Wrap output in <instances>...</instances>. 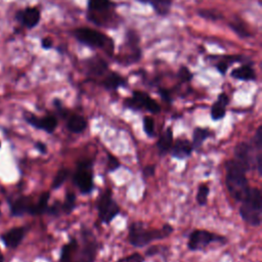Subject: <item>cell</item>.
Instances as JSON below:
<instances>
[{
    "label": "cell",
    "instance_id": "obj_1",
    "mask_svg": "<svg viewBox=\"0 0 262 262\" xmlns=\"http://www.w3.org/2000/svg\"><path fill=\"white\" fill-rule=\"evenodd\" d=\"M83 243L79 245L78 241L74 237L69 243L61 247L59 262H94L97 251L98 243L91 234V231L84 230Z\"/></svg>",
    "mask_w": 262,
    "mask_h": 262
},
{
    "label": "cell",
    "instance_id": "obj_2",
    "mask_svg": "<svg viewBox=\"0 0 262 262\" xmlns=\"http://www.w3.org/2000/svg\"><path fill=\"white\" fill-rule=\"evenodd\" d=\"M173 227L169 223L161 228H147L143 222L135 221L129 226L128 241L135 248H142L156 239H164L171 235Z\"/></svg>",
    "mask_w": 262,
    "mask_h": 262
},
{
    "label": "cell",
    "instance_id": "obj_3",
    "mask_svg": "<svg viewBox=\"0 0 262 262\" xmlns=\"http://www.w3.org/2000/svg\"><path fill=\"white\" fill-rule=\"evenodd\" d=\"M116 4L112 0H87V19L99 27L115 28Z\"/></svg>",
    "mask_w": 262,
    "mask_h": 262
},
{
    "label": "cell",
    "instance_id": "obj_4",
    "mask_svg": "<svg viewBox=\"0 0 262 262\" xmlns=\"http://www.w3.org/2000/svg\"><path fill=\"white\" fill-rule=\"evenodd\" d=\"M72 34L79 43L92 49H101L110 56L114 55L115 44L108 35L88 27L77 28Z\"/></svg>",
    "mask_w": 262,
    "mask_h": 262
},
{
    "label": "cell",
    "instance_id": "obj_5",
    "mask_svg": "<svg viewBox=\"0 0 262 262\" xmlns=\"http://www.w3.org/2000/svg\"><path fill=\"white\" fill-rule=\"evenodd\" d=\"M225 183L230 195L236 202H242L250 186L245 169L235 160H230L226 164Z\"/></svg>",
    "mask_w": 262,
    "mask_h": 262
},
{
    "label": "cell",
    "instance_id": "obj_6",
    "mask_svg": "<svg viewBox=\"0 0 262 262\" xmlns=\"http://www.w3.org/2000/svg\"><path fill=\"white\" fill-rule=\"evenodd\" d=\"M239 215L251 226H259L262 221V195L257 187H250L241 202Z\"/></svg>",
    "mask_w": 262,
    "mask_h": 262
},
{
    "label": "cell",
    "instance_id": "obj_7",
    "mask_svg": "<svg viewBox=\"0 0 262 262\" xmlns=\"http://www.w3.org/2000/svg\"><path fill=\"white\" fill-rule=\"evenodd\" d=\"M142 50L140 47V36L133 30L128 29L125 32L123 43L117 55V60L124 67L136 63L141 59Z\"/></svg>",
    "mask_w": 262,
    "mask_h": 262
},
{
    "label": "cell",
    "instance_id": "obj_8",
    "mask_svg": "<svg viewBox=\"0 0 262 262\" xmlns=\"http://www.w3.org/2000/svg\"><path fill=\"white\" fill-rule=\"evenodd\" d=\"M123 104L132 111L144 110L155 115L161 112V105L148 93L141 90H133L132 95L125 98Z\"/></svg>",
    "mask_w": 262,
    "mask_h": 262
},
{
    "label": "cell",
    "instance_id": "obj_9",
    "mask_svg": "<svg viewBox=\"0 0 262 262\" xmlns=\"http://www.w3.org/2000/svg\"><path fill=\"white\" fill-rule=\"evenodd\" d=\"M75 185L83 194H88L93 189V171L92 161L83 160L79 162L73 176Z\"/></svg>",
    "mask_w": 262,
    "mask_h": 262
},
{
    "label": "cell",
    "instance_id": "obj_10",
    "mask_svg": "<svg viewBox=\"0 0 262 262\" xmlns=\"http://www.w3.org/2000/svg\"><path fill=\"white\" fill-rule=\"evenodd\" d=\"M98 217L102 223H111L115 217L120 213V207L113 198L110 188L104 189L97 200Z\"/></svg>",
    "mask_w": 262,
    "mask_h": 262
},
{
    "label": "cell",
    "instance_id": "obj_11",
    "mask_svg": "<svg viewBox=\"0 0 262 262\" xmlns=\"http://www.w3.org/2000/svg\"><path fill=\"white\" fill-rule=\"evenodd\" d=\"M215 242L226 244L227 239L222 235L215 234L205 229H195L189 234L187 247L190 251H203Z\"/></svg>",
    "mask_w": 262,
    "mask_h": 262
},
{
    "label": "cell",
    "instance_id": "obj_12",
    "mask_svg": "<svg viewBox=\"0 0 262 262\" xmlns=\"http://www.w3.org/2000/svg\"><path fill=\"white\" fill-rule=\"evenodd\" d=\"M255 147L251 142H239L234 146V159L246 172L255 167V158L253 155Z\"/></svg>",
    "mask_w": 262,
    "mask_h": 262
},
{
    "label": "cell",
    "instance_id": "obj_13",
    "mask_svg": "<svg viewBox=\"0 0 262 262\" xmlns=\"http://www.w3.org/2000/svg\"><path fill=\"white\" fill-rule=\"evenodd\" d=\"M24 118L28 124L35 127L36 129L43 130L47 133H53L57 127V119L53 115H47L44 117H37L32 113L26 112Z\"/></svg>",
    "mask_w": 262,
    "mask_h": 262
},
{
    "label": "cell",
    "instance_id": "obj_14",
    "mask_svg": "<svg viewBox=\"0 0 262 262\" xmlns=\"http://www.w3.org/2000/svg\"><path fill=\"white\" fill-rule=\"evenodd\" d=\"M84 62H85L87 75L93 78L103 77L110 71L106 60L97 55L87 58Z\"/></svg>",
    "mask_w": 262,
    "mask_h": 262
},
{
    "label": "cell",
    "instance_id": "obj_15",
    "mask_svg": "<svg viewBox=\"0 0 262 262\" xmlns=\"http://www.w3.org/2000/svg\"><path fill=\"white\" fill-rule=\"evenodd\" d=\"M15 18L28 29H33L39 24L41 19V12L38 7H27L18 10L15 14Z\"/></svg>",
    "mask_w": 262,
    "mask_h": 262
},
{
    "label": "cell",
    "instance_id": "obj_16",
    "mask_svg": "<svg viewBox=\"0 0 262 262\" xmlns=\"http://www.w3.org/2000/svg\"><path fill=\"white\" fill-rule=\"evenodd\" d=\"M100 85L110 91H116L121 87H127L128 80L117 72L108 71L101 79Z\"/></svg>",
    "mask_w": 262,
    "mask_h": 262
},
{
    "label": "cell",
    "instance_id": "obj_17",
    "mask_svg": "<svg viewBox=\"0 0 262 262\" xmlns=\"http://www.w3.org/2000/svg\"><path fill=\"white\" fill-rule=\"evenodd\" d=\"M193 150L192 144L187 139L178 138L176 141L172 144V147L170 149L171 156L177 160H184L190 157L191 152Z\"/></svg>",
    "mask_w": 262,
    "mask_h": 262
},
{
    "label": "cell",
    "instance_id": "obj_18",
    "mask_svg": "<svg viewBox=\"0 0 262 262\" xmlns=\"http://www.w3.org/2000/svg\"><path fill=\"white\" fill-rule=\"evenodd\" d=\"M229 103V96L225 92L219 93L217 99L211 106V119L213 121H219L225 117L226 106Z\"/></svg>",
    "mask_w": 262,
    "mask_h": 262
},
{
    "label": "cell",
    "instance_id": "obj_19",
    "mask_svg": "<svg viewBox=\"0 0 262 262\" xmlns=\"http://www.w3.org/2000/svg\"><path fill=\"white\" fill-rule=\"evenodd\" d=\"M26 234V228L18 226L13 227L1 235L3 244L8 248H16Z\"/></svg>",
    "mask_w": 262,
    "mask_h": 262
},
{
    "label": "cell",
    "instance_id": "obj_20",
    "mask_svg": "<svg viewBox=\"0 0 262 262\" xmlns=\"http://www.w3.org/2000/svg\"><path fill=\"white\" fill-rule=\"evenodd\" d=\"M230 77L244 82L256 81V72L251 63H243L230 72Z\"/></svg>",
    "mask_w": 262,
    "mask_h": 262
},
{
    "label": "cell",
    "instance_id": "obj_21",
    "mask_svg": "<svg viewBox=\"0 0 262 262\" xmlns=\"http://www.w3.org/2000/svg\"><path fill=\"white\" fill-rule=\"evenodd\" d=\"M34 203L30 196H19L10 206L11 214L13 216H23L24 214H31Z\"/></svg>",
    "mask_w": 262,
    "mask_h": 262
},
{
    "label": "cell",
    "instance_id": "obj_22",
    "mask_svg": "<svg viewBox=\"0 0 262 262\" xmlns=\"http://www.w3.org/2000/svg\"><path fill=\"white\" fill-rule=\"evenodd\" d=\"M142 4H148L159 16H167L171 12L173 0H135Z\"/></svg>",
    "mask_w": 262,
    "mask_h": 262
},
{
    "label": "cell",
    "instance_id": "obj_23",
    "mask_svg": "<svg viewBox=\"0 0 262 262\" xmlns=\"http://www.w3.org/2000/svg\"><path fill=\"white\" fill-rule=\"evenodd\" d=\"M173 144V130L171 127H168L160 136L157 141V148L161 156L166 155L170 151Z\"/></svg>",
    "mask_w": 262,
    "mask_h": 262
},
{
    "label": "cell",
    "instance_id": "obj_24",
    "mask_svg": "<svg viewBox=\"0 0 262 262\" xmlns=\"http://www.w3.org/2000/svg\"><path fill=\"white\" fill-rule=\"evenodd\" d=\"M67 128L72 133H82L87 128V120L81 115L73 114L69 117L67 121Z\"/></svg>",
    "mask_w": 262,
    "mask_h": 262
},
{
    "label": "cell",
    "instance_id": "obj_25",
    "mask_svg": "<svg viewBox=\"0 0 262 262\" xmlns=\"http://www.w3.org/2000/svg\"><path fill=\"white\" fill-rule=\"evenodd\" d=\"M214 135V133L208 129V128H202V127H196L193 129V133H192V147L194 148H200L203 144V142L209 138L212 137Z\"/></svg>",
    "mask_w": 262,
    "mask_h": 262
},
{
    "label": "cell",
    "instance_id": "obj_26",
    "mask_svg": "<svg viewBox=\"0 0 262 262\" xmlns=\"http://www.w3.org/2000/svg\"><path fill=\"white\" fill-rule=\"evenodd\" d=\"M221 57L222 58H219V60L215 63V68L222 76L227 73L229 64H231L232 62L242 61L244 59V57L241 55H222Z\"/></svg>",
    "mask_w": 262,
    "mask_h": 262
},
{
    "label": "cell",
    "instance_id": "obj_27",
    "mask_svg": "<svg viewBox=\"0 0 262 262\" xmlns=\"http://www.w3.org/2000/svg\"><path fill=\"white\" fill-rule=\"evenodd\" d=\"M229 28L236 34L238 35L241 38H249L251 37V32L250 30L248 29V26L246 25V23L239 18L238 16L237 17H234L233 20H231L229 23Z\"/></svg>",
    "mask_w": 262,
    "mask_h": 262
},
{
    "label": "cell",
    "instance_id": "obj_28",
    "mask_svg": "<svg viewBox=\"0 0 262 262\" xmlns=\"http://www.w3.org/2000/svg\"><path fill=\"white\" fill-rule=\"evenodd\" d=\"M49 198H50V192L44 191V192L40 195L39 201H38L36 204L34 203L33 208H32L31 215H41V214L46 213L47 208H48V201H49Z\"/></svg>",
    "mask_w": 262,
    "mask_h": 262
},
{
    "label": "cell",
    "instance_id": "obj_29",
    "mask_svg": "<svg viewBox=\"0 0 262 262\" xmlns=\"http://www.w3.org/2000/svg\"><path fill=\"white\" fill-rule=\"evenodd\" d=\"M209 193H210V187L206 183H201L198 187V192L195 195L196 203L200 206H205L207 204Z\"/></svg>",
    "mask_w": 262,
    "mask_h": 262
},
{
    "label": "cell",
    "instance_id": "obj_30",
    "mask_svg": "<svg viewBox=\"0 0 262 262\" xmlns=\"http://www.w3.org/2000/svg\"><path fill=\"white\" fill-rule=\"evenodd\" d=\"M76 207V194L74 192L69 191L66 194L64 202L61 204L62 212L66 214H71Z\"/></svg>",
    "mask_w": 262,
    "mask_h": 262
},
{
    "label": "cell",
    "instance_id": "obj_31",
    "mask_svg": "<svg viewBox=\"0 0 262 262\" xmlns=\"http://www.w3.org/2000/svg\"><path fill=\"white\" fill-rule=\"evenodd\" d=\"M70 175V171L67 169V168H61L57 171L53 181H52V188L53 189H56L58 187H60L63 182L67 180V178L69 177Z\"/></svg>",
    "mask_w": 262,
    "mask_h": 262
},
{
    "label": "cell",
    "instance_id": "obj_32",
    "mask_svg": "<svg viewBox=\"0 0 262 262\" xmlns=\"http://www.w3.org/2000/svg\"><path fill=\"white\" fill-rule=\"evenodd\" d=\"M142 126H143V131L146 134V136H148V137L155 136V121L151 117H149V116L143 117Z\"/></svg>",
    "mask_w": 262,
    "mask_h": 262
},
{
    "label": "cell",
    "instance_id": "obj_33",
    "mask_svg": "<svg viewBox=\"0 0 262 262\" xmlns=\"http://www.w3.org/2000/svg\"><path fill=\"white\" fill-rule=\"evenodd\" d=\"M106 157H107V163H106V170L108 172H114L116 170H118L121 166L120 161L118 160V158H116L114 155H112L111 152H106Z\"/></svg>",
    "mask_w": 262,
    "mask_h": 262
},
{
    "label": "cell",
    "instance_id": "obj_34",
    "mask_svg": "<svg viewBox=\"0 0 262 262\" xmlns=\"http://www.w3.org/2000/svg\"><path fill=\"white\" fill-rule=\"evenodd\" d=\"M198 13L201 17L211 19V20H217V19L221 18V15L213 9H203V10H200Z\"/></svg>",
    "mask_w": 262,
    "mask_h": 262
},
{
    "label": "cell",
    "instance_id": "obj_35",
    "mask_svg": "<svg viewBox=\"0 0 262 262\" xmlns=\"http://www.w3.org/2000/svg\"><path fill=\"white\" fill-rule=\"evenodd\" d=\"M255 148H257V150H261L262 147V126H259L255 132L254 137L252 138V142H251Z\"/></svg>",
    "mask_w": 262,
    "mask_h": 262
},
{
    "label": "cell",
    "instance_id": "obj_36",
    "mask_svg": "<svg viewBox=\"0 0 262 262\" xmlns=\"http://www.w3.org/2000/svg\"><path fill=\"white\" fill-rule=\"evenodd\" d=\"M178 77L180 78V80L182 82H189L192 79L193 75L190 72V70L187 69L186 67H180L179 72H178Z\"/></svg>",
    "mask_w": 262,
    "mask_h": 262
},
{
    "label": "cell",
    "instance_id": "obj_37",
    "mask_svg": "<svg viewBox=\"0 0 262 262\" xmlns=\"http://www.w3.org/2000/svg\"><path fill=\"white\" fill-rule=\"evenodd\" d=\"M117 262H144V258L139 253H133L127 257L119 259Z\"/></svg>",
    "mask_w": 262,
    "mask_h": 262
},
{
    "label": "cell",
    "instance_id": "obj_38",
    "mask_svg": "<svg viewBox=\"0 0 262 262\" xmlns=\"http://www.w3.org/2000/svg\"><path fill=\"white\" fill-rule=\"evenodd\" d=\"M60 212H62V209H61V203H59V202H55L52 206L48 207L47 211H46V213H48L52 216H58L60 214Z\"/></svg>",
    "mask_w": 262,
    "mask_h": 262
},
{
    "label": "cell",
    "instance_id": "obj_39",
    "mask_svg": "<svg viewBox=\"0 0 262 262\" xmlns=\"http://www.w3.org/2000/svg\"><path fill=\"white\" fill-rule=\"evenodd\" d=\"M41 46L43 49L45 50H48V49H51L52 46H53V41L51 38L49 37H46V38H43L41 40Z\"/></svg>",
    "mask_w": 262,
    "mask_h": 262
},
{
    "label": "cell",
    "instance_id": "obj_40",
    "mask_svg": "<svg viewBox=\"0 0 262 262\" xmlns=\"http://www.w3.org/2000/svg\"><path fill=\"white\" fill-rule=\"evenodd\" d=\"M155 171H156V166L155 165H150V166H146L142 173H143V176L145 177H149V176H154L155 175Z\"/></svg>",
    "mask_w": 262,
    "mask_h": 262
},
{
    "label": "cell",
    "instance_id": "obj_41",
    "mask_svg": "<svg viewBox=\"0 0 262 262\" xmlns=\"http://www.w3.org/2000/svg\"><path fill=\"white\" fill-rule=\"evenodd\" d=\"M159 94L161 95V97H162V98H163V100H165V101L170 102V101L172 100V97H171L170 92H169L168 90H166V89H162V88H160V89H159Z\"/></svg>",
    "mask_w": 262,
    "mask_h": 262
},
{
    "label": "cell",
    "instance_id": "obj_42",
    "mask_svg": "<svg viewBox=\"0 0 262 262\" xmlns=\"http://www.w3.org/2000/svg\"><path fill=\"white\" fill-rule=\"evenodd\" d=\"M160 247H158V246H151V247H149L147 250H146V252H145V255L147 256V257H152V256H155L156 254H159V252H160Z\"/></svg>",
    "mask_w": 262,
    "mask_h": 262
},
{
    "label": "cell",
    "instance_id": "obj_43",
    "mask_svg": "<svg viewBox=\"0 0 262 262\" xmlns=\"http://www.w3.org/2000/svg\"><path fill=\"white\" fill-rule=\"evenodd\" d=\"M35 146H36V148H37L41 154L45 155V154L47 152V146H46V144H45V143L38 141V142H36Z\"/></svg>",
    "mask_w": 262,
    "mask_h": 262
},
{
    "label": "cell",
    "instance_id": "obj_44",
    "mask_svg": "<svg viewBox=\"0 0 262 262\" xmlns=\"http://www.w3.org/2000/svg\"><path fill=\"white\" fill-rule=\"evenodd\" d=\"M0 262H4V256L1 251H0Z\"/></svg>",
    "mask_w": 262,
    "mask_h": 262
},
{
    "label": "cell",
    "instance_id": "obj_45",
    "mask_svg": "<svg viewBox=\"0 0 262 262\" xmlns=\"http://www.w3.org/2000/svg\"><path fill=\"white\" fill-rule=\"evenodd\" d=\"M0 147H1V141H0Z\"/></svg>",
    "mask_w": 262,
    "mask_h": 262
}]
</instances>
